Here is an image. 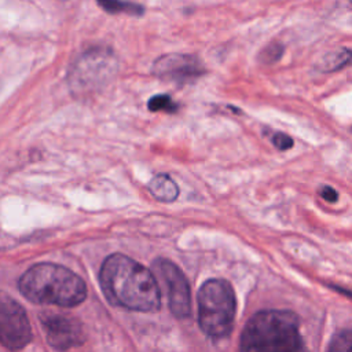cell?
<instances>
[{
  "instance_id": "9c48e42d",
  "label": "cell",
  "mask_w": 352,
  "mask_h": 352,
  "mask_svg": "<svg viewBox=\"0 0 352 352\" xmlns=\"http://www.w3.org/2000/svg\"><path fill=\"white\" fill-rule=\"evenodd\" d=\"M44 331L54 348L65 351L78 346L84 342V333L81 323L66 315H47L43 319Z\"/></svg>"
},
{
  "instance_id": "3957f363",
  "label": "cell",
  "mask_w": 352,
  "mask_h": 352,
  "mask_svg": "<svg viewBox=\"0 0 352 352\" xmlns=\"http://www.w3.org/2000/svg\"><path fill=\"white\" fill-rule=\"evenodd\" d=\"M21 293L37 304L74 307L84 301L82 279L66 267L41 263L30 267L19 279Z\"/></svg>"
},
{
  "instance_id": "e0dca14e",
  "label": "cell",
  "mask_w": 352,
  "mask_h": 352,
  "mask_svg": "<svg viewBox=\"0 0 352 352\" xmlns=\"http://www.w3.org/2000/svg\"><path fill=\"white\" fill-rule=\"evenodd\" d=\"M319 195L327 202H337L338 201V192L330 186H322L319 188Z\"/></svg>"
},
{
  "instance_id": "7c38bea8",
  "label": "cell",
  "mask_w": 352,
  "mask_h": 352,
  "mask_svg": "<svg viewBox=\"0 0 352 352\" xmlns=\"http://www.w3.org/2000/svg\"><path fill=\"white\" fill-rule=\"evenodd\" d=\"M99 7L109 14H128L140 16L144 14V7L128 0H96Z\"/></svg>"
},
{
  "instance_id": "277c9868",
  "label": "cell",
  "mask_w": 352,
  "mask_h": 352,
  "mask_svg": "<svg viewBox=\"0 0 352 352\" xmlns=\"http://www.w3.org/2000/svg\"><path fill=\"white\" fill-rule=\"evenodd\" d=\"M118 62L114 52L106 47H94L82 52L70 66L67 85L78 98L100 92L117 74Z\"/></svg>"
},
{
  "instance_id": "5b68a950",
  "label": "cell",
  "mask_w": 352,
  "mask_h": 352,
  "mask_svg": "<svg viewBox=\"0 0 352 352\" xmlns=\"http://www.w3.org/2000/svg\"><path fill=\"white\" fill-rule=\"evenodd\" d=\"M235 294L223 279L206 280L198 292V320L201 329L219 338L230 333L235 318Z\"/></svg>"
},
{
  "instance_id": "7a4b0ae2",
  "label": "cell",
  "mask_w": 352,
  "mask_h": 352,
  "mask_svg": "<svg viewBox=\"0 0 352 352\" xmlns=\"http://www.w3.org/2000/svg\"><path fill=\"white\" fill-rule=\"evenodd\" d=\"M241 352H307L298 319L289 311H260L246 323Z\"/></svg>"
},
{
  "instance_id": "6da1fadb",
  "label": "cell",
  "mask_w": 352,
  "mask_h": 352,
  "mask_svg": "<svg viewBox=\"0 0 352 352\" xmlns=\"http://www.w3.org/2000/svg\"><path fill=\"white\" fill-rule=\"evenodd\" d=\"M100 285L114 305L142 312L160 308L157 279L146 267L124 254H110L103 261Z\"/></svg>"
},
{
  "instance_id": "ac0fdd59",
  "label": "cell",
  "mask_w": 352,
  "mask_h": 352,
  "mask_svg": "<svg viewBox=\"0 0 352 352\" xmlns=\"http://www.w3.org/2000/svg\"><path fill=\"white\" fill-rule=\"evenodd\" d=\"M348 1H349V3H352V0H348Z\"/></svg>"
},
{
  "instance_id": "4fadbf2b",
  "label": "cell",
  "mask_w": 352,
  "mask_h": 352,
  "mask_svg": "<svg viewBox=\"0 0 352 352\" xmlns=\"http://www.w3.org/2000/svg\"><path fill=\"white\" fill-rule=\"evenodd\" d=\"M285 52V47L279 41H271L267 45H264L258 52V62L264 65H272L278 62Z\"/></svg>"
},
{
  "instance_id": "8992f818",
  "label": "cell",
  "mask_w": 352,
  "mask_h": 352,
  "mask_svg": "<svg viewBox=\"0 0 352 352\" xmlns=\"http://www.w3.org/2000/svg\"><path fill=\"white\" fill-rule=\"evenodd\" d=\"M32 340L30 323L23 308L10 296L0 292V344L19 349Z\"/></svg>"
},
{
  "instance_id": "2e32d148",
  "label": "cell",
  "mask_w": 352,
  "mask_h": 352,
  "mask_svg": "<svg viewBox=\"0 0 352 352\" xmlns=\"http://www.w3.org/2000/svg\"><path fill=\"white\" fill-rule=\"evenodd\" d=\"M271 142L272 144L280 150V151H285V150H289L294 146V140L285 132H275L271 138Z\"/></svg>"
},
{
  "instance_id": "5bb4252c",
  "label": "cell",
  "mask_w": 352,
  "mask_h": 352,
  "mask_svg": "<svg viewBox=\"0 0 352 352\" xmlns=\"http://www.w3.org/2000/svg\"><path fill=\"white\" fill-rule=\"evenodd\" d=\"M147 107L150 111H166L176 113L179 110V104L173 102V99L166 94H158L148 99Z\"/></svg>"
},
{
  "instance_id": "9a60e30c",
  "label": "cell",
  "mask_w": 352,
  "mask_h": 352,
  "mask_svg": "<svg viewBox=\"0 0 352 352\" xmlns=\"http://www.w3.org/2000/svg\"><path fill=\"white\" fill-rule=\"evenodd\" d=\"M327 352H352V329L337 333L333 337Z\"/></svg>"
},
{
  "instance_id": "8fae6325",
  "label": "cell",
  "mask_w": 352,
  "mask_h": 352,
  "mask_svg": "<svg viewBox=\"0 0 352 352\" xmlns=\"http://www.w3.org/2000/svg\"><path fill=\"white\" fill-rule=\"evenodd\" d=\"M349 62H352V50L337 48L323 55V58L318 65V69L322 73H331V72L344 69Z\"/></svg>"
},
{
  "instance_id": "ba28073f",
  "label": "cell",
  "mask_w": 352,
  "mask_h": 352,
  "mask_svg": "<svg viewBox=\"0 0 352 352\" xmlns=\"http://www.w3.org/2000/svg\"><path fill=\"white\" fill-rule=\"evenodd\" d=\"M205 66L201 59L191 54L170 52L155 59L153 73L165 81L177 84L194 82L205 74Z\"/></svg>"
},
{
  "instance_id": "52a82bcc",
  "label": "cell",
  "mask_w": 352,
  "mask_h": 352,
  "mask_svg": "<svg viewBox=\"0 0 352 352\" xmlns=\"http://www.w3.org/2000/svg\"><path fill=\"white\" fill-rule=\"evenodd\" d=\"M154 270L165 285L169 300V308L176 318H187L191 312L190 286L184 274L176 264L169 260L158 258L154 263Z\"/></svg>"
},
{
  "instance_id": "30bf717a",
  "label": "cell",
  "mask_w": 352,
  "mask_h": 352,
  "mask_svg": "<svg viewBox=\"0 0 352 352\" xmlns=\"http://www.w3.org/2000/svg\"><path fill=\"white\" fill-rule=\"evenodd\" d=\"M148 191L162 202H172L179 197V187L166 173H158L148 182Z\"/></svg>"
}]
</instances>
